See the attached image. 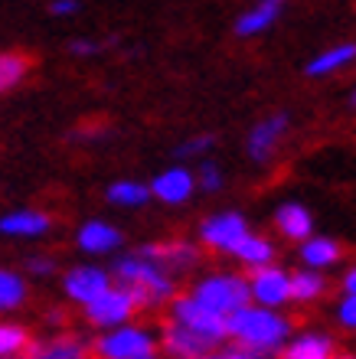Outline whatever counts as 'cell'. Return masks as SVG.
Masks as SVG:
<instances>
[{
	"label": "cell",
	"instance_id": "cell-1",
	"mask_svg": "<svg viewBox=\"0 0 356 359\" xmlns=\"http://www.w3.org/2000/svg\"><path fill=\"white\" fill-rule=\"evenodd\" d=\"M225 340L252 359H278L291 340V320L284 313L258 304H245L242 311L225 317Z\"/></svg>",
	"mask_w": 356,
	"mask_h": 359
},
{
	"label": "cell",
	"instance_id": "cell-2",
	"mask_svg": "<svg viewBox=\"0 0 356 359\" xmlns=\"http://www.w3.org/2000/svg\"><path fill=\"white\" fill-rule=\"evenodd\" d=\"M112 278L114 284H121L134 294V301L141 311H154V307H164L177 297V281L167 268H160L157 262L141 258L138 252L118 258L112 265Z\"/></svg>",
	"mask_w": 356,
	"mask_h": 359
},
{
	"label": "cell",
	"instance_id": "cell-3",
	"mask_svg": "<svg viewBox=\"0 0 356 359\" xmlns=\"http://www.w3.org/2000/svg\"><path fill=\"white\" fill-rule=\"evenodd\" d=\"M160 356V337L154 330L124 323L114 330H105L92 340V359H157Z\"/></svg>",
	"mask_w": 356,
	"mask_h": 359
},
{
	"label": "cell",
	"instance_id": "cell-4",
	"mask_svg": "<svg viewBox=\"0 0 356 359\" xmlns=\"http://www.w3.org/2000/svg\"><path fill=\"white\" fill-rule=\"evenodd\" d=\"M190 294H193L203 307H209V311H216V313H223V317H229V313H235V311H242L245 304H252V294H249V278H245V274H235V271L206 274V278H199V281L190 287Z\"/></svg>",
	"mask_w": 356,
	"mask_h": 359
},
{
	"label": "cell",
	"instance_id": "cell-5",
	"mask_svg": "<svg viewBox=\"0 0 356 359\" xmlns=\"http://www.w3.org/2000/svg\"><path fill=\"white\" fill-rule=\"evenodd\" d=\"M138 311H141V307H138V301H134V294L128 291V287H121V284H112L102 297H95L92 304H85L82 317L92 330L105 333V330H114V327L131 323Z\"/></svg>",
	"mask_w": 356,
	"mask_h": 359
},
{
	"label": "cell",
	"instance_id": "cell-6",
	"mask_svg": "<svg viewBox=\"0 0 356 359\" xmlns=\"http://www.w3.org/2000/svg\"><path fill=\"white\" fill-rule=\"evenodd\" d=\"M167 307H170V320L180 323V327H187V330L197 333V337H203L206 343L219 346V343L225 340V317L209 311V307H203L193 294H177Z\"/></svg>",
	"mask_w": 356,
	"mask_h": 359
},
{
	"label": "cell",
	"instance_id": "cell-7",
	"mask_svg": "<svg viewBox=\"0 0 356 359\" xmlns=\"http://www.w3.org/2000/svg\"><path fill=\"white\" fill-rule=\"evenodd\" d=\"M249 232H252V229H249L242 212H216V216L199 222V242H203L209 252H219V255H232V248L239 245Z\"/></svg>",
	"mask_w": 356,
	"mask_h": 359
},
{
	"label": "cell",
	"instance_id": "cell-8",
	"mask_svg": "<svg viewBox=\"0 0 356 359\" xmlns=\"http://www.w3.org/2000/svg\"><path fill=\"white\" fill-rule=\"evenodd\" d=\"M288 128H291L288 111H275V114H268V118H262V121H255V128L249 131V137H245V154H249V161H255V163L272 161L275 154H278V147H282Z\"/></svg>",
	"mask_w": 356,
	"mask_h": 359
},
{
	"label": "cell",
	"instance_id": "cell-9",
	"mask_svg": "<svg viewBox=\"0 0 356 359\" xmlns=\"http://www.w3.org/2000/svg\"><path fill=\"white\" fill-rule=\"evenodd\" d=\"M245 278H249L252 304L272 307V311L291 304V271H284V268H278V265H265V268L249 271Z\"/></svg>",
	"mask_w": 356,
	"mask_h": 359
},
{
	"label": "cell",
	"instance_id": "cell-10",
	"mask_svg": "<svg viewBox=\"0 0 356 359\" xmlns=\"http://www.w3.org/2000/svg\"><path fill=\"white\" fill-rule=\"evenodd\" d=\"M112 284H114L112 271H108V268H98V265H75L62 274V294H66L72 304H79V307L92 304L95 297H102Z\"/></svg>",
	"mask_w": 356,
	"mask_h": 359
},
{
	"label": "cell",
	"instance_id": "cell-11",
	"mask_svg": "<svg viewBox=\"0 0 356 359\" xmlns=\"http://www.w3.org/2000/svg\"><path fill=\"white\" fill-rule=\"evenodd\" d=\"M141 258H150V262H157L160 268H167L170 274L173 271H187L199 262V245L187 242V238H170V242H147V245L134 248Z\"/></svg>",
	"mask_w": 356,
	"mask_h": 359
},
{
	"label": "cell",
	"instance_id": "cell-12",
	"mask_svg": "<svg viewBox=\"0 0 356 359\" xmlns=\"http://www.w3.org/2000/svg\"><path fill=\"white\" fill-rule=\"evenodd\" d=\"M213 350V343H206L203 337L190 333L187 327L173 320H167L160 330V356L164 359H206Z\"/></svg>",
	"mask_w": 356,
	"mask_h": 359
},
{
	"label": "cell",
	"instance_id": "cell-13",
	"mask_svg": "<svg viewBox=\"0 0 356 359\" xmlns=\"http://www.w3.org/2000/svg\"><path fill=\"white\" fill-rule=\"evenodd\" d=\"M193 193H197V173L187 167H167L150 183V196L164 206H183Z\"/></svg>",
	"mask_w": 356,
	"mask_h": 359
},
{
	"label": "cell",
	"instance_id": "cell-14",
	"mask_svg": "<svg viewBox=\"0 0 356 359\" xmlns=\"http://www.w3.org/2000/svg\"><path fill=\"white\" fill-rule=\"evenodd\" d=\"M75 245L85 255H112V252H118L124 245V236L121 229L105 222V219H88L75 232Z\"/></svg>",
	"mask_w": 356,
	"mask_h": 359
},
{
	"label": "cell",
	"instance_id": "cell-15",
	"mask_svg": "<svg viewBox=\"0 0 356 359\" xmlns=\"http://www.w3.org/2000/svg\"><path fill=\"white\" fill-rule=\"evenodd\" d=\"M53 229V216L43 209H13L0 216V236L7 238H43Z\"/></svg>",
	"mask_w": 356,
	"mask_h": 359
},
{
	"label": "cell",
	"instance_id": "cell-16",
	"mask_svg": "<svg viewBox=\"0 0 356 359\" xmlns=\"http://www.w3.org/2000/svg\"><path fill=\"white\" fill-rule=\"evenodd\" d=\"M288 7V0H255L252 7L245 10L242 17L235 20V36L239 39H252V36H262L268 29L278 23L282 10Z\"/></svg>",
	"mask_w": 356,
	"mask_h": 359
},
{
	"label": "cell",
	"instance_id": "cell-17",
	"mask_svg": "<svg viewBox=\"0 0 356 359\" xmlns=\"http://www.w3.org/2000/svg\"><path fill=\"white\" fill-rule=\"evenodd\" d=\"M27 359H92V343L82 340V337H72V333H62V337H53L46 343H29Z\"/></svg>",
	"mask_w": 356,
	"mask_h": 359
},
{
	"label": "cell",
	"instance_id": "cell-18",
	"mask_svg": "<svg viewBox=\"0 0 356 359\" xmlns=\"http://www.w3.org/2000/svg\"><path fill=\"white\" fill-rule=\"evenodd\" d=\"M278 359H337V343L327 333L308 330L301 337H291L284 350L278 353Z\"/></svg>",
	"mask_w": 356,
	"mask_h": 359
},
{
	"label": "cell",
	"instance_id": "cell-19",
	"mask_svg": "<svg viewBox=\"0 0 356 359\" xmlns=\"http://www.w3.org/2000/svg\"><path fill=\"white\" fill-rule=\"evenodd\" d=\"M298 258L304 268H314V271H324V268H334L343 262V245L337 238L327 236H310L298 245Z\"/></svg>",
	"mask_w": 356,
	"mask_h": 359
},
{
	"label": "cell",
	"instance_id": "cell-20",
	"mask_svg": "<svg viewBox=\"0 0 356 359\" xmlns=\"http://www.w3.org/2000/svg\"><path fill=\"white\" fill-rule=\"evenodd\" d=\"M356 62V43H337V46L324 49L317 56L310 59L304 66V76L308 79H327V76H337L343 69H350Z\"/></svg>",
	"mask_w": 356,
	"mask_h": 359
},
{
	"label": "cell",
	"instance_id": "cell-21",
	"mask_svg": "<svg viewBox=\"0 0 356 359\" xmlns=\"http://www.w3.org/2000/svg\"><path fill=\"white\" fill-rule=\"evenodd\" d=\"M275 229L282 232L288 242H304V238L314 236V216L308 212V206L301 203H282L278 212H275Z\"/></svg>",
	"mask_w": 356,
	"mask_h": 359
},
{
	"label": "cell",
	"instance_id": "cell-22",
	"mask_svg": "<svg viewBox=\"0 0 356 359\" xmlns=\"http://www.w3.org/2000/svg\"><path fill=\"white\" fill-rule=\"evenodd\" d=\"M232 258H235V262H239L242 268L255 271V268L275 265L278 252H275V242H272V238L258 236V232H249V236H245L242 242H239V245L232 248Z\"/></svg>",
	"mask_w": 356,
	"mask_h": 359
},
{
	"label": "cell",
	"instance_id": "cell-23",
	"mask_svg": "<svg viewBox=\"0 0 356 359\" xmlns=\"http://www.w3.org/2000/svg\"><path fill=\"white\" fill-rule=\"evenodd\" d=\"M327 287L330 281L324 278V271H314V268L291 271V301L294 304H317L327 294Z\"/></svg>",
	"mask_w": 356,
	"mask_h": 359
},
{
	"label": "cell",
	"instance_id": "cell-24",
	"mask_svg": "<svg viewBox=\"0 0 356 359\" xmlns=\"http://www.w3.org/2000/svg\"><path fill=\"white\" fill-rule=\"evenodd\" d=\"M105 199L121 209H144L154 196H150V183H141V180H114L112 187L105 189Z\"/></svg>",
	"mask_w": 356,
	"mask_h": 359
},
{
	"label": "cell",
	"instance_id": "cell-25",
	"mask_svg": "<svg viewBox=\"0 0 356 359\" xmlns=\"http://www.w3.org/2000/svg\"><path fill=\"white\" fill-rule=\"evenodd\" d=\"M29 297V284L27 278L13 268H0V313H13L20 311Z\"/></svg>",
	"mask_w": 356,
	"mask_h": 359
},
{
	"label": "cell",
	"instance_id": "cell-26",
	"mask_svg": "<svg viewBox=\"0 0 356 359\" xmlns=\"http://www.w3.org/2000/svg\"><path fill=\"white\" fill-rule=\"evenodd\" d=\"M29 69H33V59L23 56V53H0V95L23 86Z\"/></svg>",
	"mask_w": 356,
	"mask_h": 359
},
{
	"label": "cell",
	"instance_id": "cell-27",
	"mask_svg": "<svg viewBox=\"0 0 356 359\" xmlns=\"http://www.w3.org/2000/svg\"><path fill=\"white\" fill-rule=\"evenodd\" d=\"M29 330L20 327V323H7L0 320V359H13V356H23L29 346Z\"/></svg>",
	"mask_w": 356,
	"mask_h": 359
},
{
	"label": "cell",
	"instance_id": "cell-28",
	"mask_svg": "<svg viewBox=\"0 0 356 359\" xmlns=\"http://www.w3.org/2000/svg\"><path fill=\"white\" fill-rule=\"evenodd\" d=\"M213 147H216L213 134H193V137H187V141H180L177 147H173V157H177V161H193V157L209 154Z\"/></svg>",
	"mask_w": 356,
	"mask_h": 359
},
{
	"label": "cell",
	"instance_id": "cell-29",
	"mask_svg": "<svg viewBox=\"0 0 356 359\" xmlns=\"http://www.w3.org/2000/svg\"><path fill=\"white\" fill-rule=\"evenodd\" d=\"M197 187L203 193H219L223 189V170L213 161H203V167L197 170Z\"/></svg>",
	"mask_w": 356,
	"mask_h": 359
},
{
	"label": "cell",
	"instance_id": "cell-30",
	"mask_svg": "<svg viewBox=\"0 0 356 359\" xmlns=\"http://www.w3.org/2000/svg\"><path fill=\"white\" fill-rule=\"evenodd\" d=\"M340 327H347V330L356 333V294H343L337 301V311H334Z\"/></svg>",
	"mask_w": 356,
	"mask_h": 359
},
{
	"label": "cell",
	"instance_id": "cell-31",
	"mask_svg": "<svg viewBox=\"0 0 356 359\" xmlns=\"http://www.w3.org/2000/svg\"><path fill=\"white\" fill-rule=\"evenodd\" d=\"M23 271L29 278H49V274H56V258L53 255H29L23 262Z\"/></svg>",
	"mask_w": 356,
	"mask_h": 359
},
{
	"label": "cell",
	"instance_id": "cell-32",
	"mask_svg": "<svg viewBox=\"0 0 356 359\" xmlns=\"http://www.w3.org/2000/svg\"><path fill=\"white\" fill-rule=\"evenodd\" d=\"M102 49V43H95V39H72L69 43V53L72 56H95Z\"/></svg>",
	"mask_w": 356,
	"mask_h": 359
},
{
	"label": "cell",
	"instance_id": "cell-33",
	"mask_svg": "<svg viewBox=\"0 0 356 359\" xmlns=\"http://www.w3.org/2000/svg\"><path fill=\"white\" fill-rule=\"evenodd\" d=\"M49 13L53 17H72V13H79V0H53Z\"/></svg>",
	"mask_w": 356,
	"mask_h": 359
},
{
	"label": "cell",
	"instance_id": "cell-34",
	"mask_svg": "<svg viewBox=\"0 0 356 359\" xmlns=\"http://www.w3.org/2000/svg\"><path fill=\"white\" fill-rule=\"evenodd\" d=\"M340 291H343V294H356V265H350L347 271H343V278H340Z\"/></svg>",
	"mask_w": 356,
	"mask_h": 359
},
{
	"label": "cell",
	"instance_id": "cell-35",
	"mask_svg": "<svg viewBox=\"0 0 356 359\" xmlns=\"http://www.w3.org/2000/svg\"><path fill=\"white\" fill-rule=\"evenodd\" d=\"M206 359H252V356H245L242 350H235V346H232V350H223V353H216V350H213Z\"/></svg>",
	"mask_w": 356,
	"mask_h": 359
},
{
	"label": "cell",
	"instance_id": "cell-36",
	"mask_svg": "<svg viewBox=\"0 0 356 359\" xmlns=\"http://www.w3.org/2000/svg\"><path fill=\"white\" fill-rule=\"evenodd\" d=\"M350 108H356V86L350 88Z\"/></svg>",
	"mask_w": 356,
	"mask_h": 359
},
{
	"label": "cell",
	"instance_id": "cell-37",
	"mask_svg": "<svg viewBox=\"0 0 356 359\" xmlns=\"http://www.w3.org/2000/svg\"><path fill=\"white\" fill-rule=\"evenodd\" d=\"M337 359H356V356H337Z\"/></svg>",
	"mask_w": 356,
	"mask_h": 359
},
{
	"label": "cell",
	"instance_id": "cell-38",
	"mask_svg": "<svg viewBox=\"0 0 356 359\" xmlns=\"http://www.w3.org/2000/svg\"><path fill=\"white\" fill-rule=\"evenodd\" d=\"M157 359H164V356H157Z\"/></svg>",
	"mask_w": 356,
	"mask_h": 359
}]
</instances>
